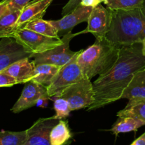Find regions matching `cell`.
Segmentation results:
<instances>
[{"instance_id":"cell-1","label":"cell","mask_w":145,"mask_h":145,"mask_svg":"<svg viewBox=\"0 0 145 145\" xmlns=\"http://www.w3.org/2000/svg\"><path fill=\"white\" fill-rule=\"evenodd\" d=\"M144 68L142 42L122 46L114 65L93 83L95 101L88 110H96L121 99L133 76Z\"/></svg>"},{"instance_id":"cell-2","label":"cell","mask_w":145,"mask_h":145,"mask_svg":"<svg viewBox=\"0 0 145 145\" xmlns=\"http://www.w3.org/2000/svg\"><path fill=\"white\" fill-rule=\"evenodd\" d=\"M111 24L106 38L119 46L142 42L145 37L144 5L130 10H111Z\"/></svg>"},{"instance_id":"cell-3","label":"cell","mask_w":145,"mask_h":145,"mask_svg":"<svg viewBox=\"0 0 145 145\" xmlns=\"http://www.w3.org/2000/svg\"><path fill=\"white\" fill-rule=\"evenodd\" d=\"M120 48L106 37L96 39L91 46L82 50L77 57V62L85 78L91 80L96 75L106 73L117 61Z\"/></svg>"},{"instance_id":"cell-4","label":"cell","mask_w":145,"mask_h":145,"mask_svg":"<svg viewBox=\"0 0 145 145\" xmlns=\"http://www.w3.org/2000/svg\"><path fill=\"white\" fill-rule=\"evenodd\" d=\"M14 38L28 52L34 55L53 49L63 42L60 38L46 36L25 28H18Z\"/></svg>"},{"instance_id":"cell-5","label":"cell","mask_w":145,"mask_h":145,"mask_svg":"<svg viewBox=\"0 0 145 145\" xmlns=\"http://www.w3.org/2000/svg\"><path fill=\"white\" fill-rule=\"evenodd\" d=\"M82 50H80L78 51L68 63L61 67L53 82L48 87L50 98L57 97L62 91L70 85L86 79L77 62V57Z\"/></svg>"},{"instance_id":"cell-6","label":"cell","mask_w":145,"mask_h":145,"mask_svg":"<svg viewBox=\"0 0 145 145\" xmlns=\"http://www.w3.org/2000/svg\"><path fill=\"white\" fill-rule=\"evenodd\" d=\"M57 97L67 101L72 111L89 108L95 101L93 83L90 79H84L68 86Z\"/></svg>"},{"instance_id":"cell-7","label":"cell","mask_w":145,"mask_h":145,"mask_svg":"<svg viewBox=\"0 0 145 145\" xmlns=\"http://www.w3.org/2000/svg\"><path fill=\"white\" fill-rule=\"evenodd\" d=\"M81 33H82V31L76 33H72V32H70L64 35L62 38L63 42L60 45L45 52L36 54L34 56L33 62H34L35 65H40V64H49V65H54L59 67L64 66L68 63L77 53L78 51L74 52L71 50L69 48V42L74 37Z\"/></svg>"},{"instance_id":"cell-8","label":"cell","mask_w":145,"mask_h":145,"mask_svg":"<svg viewBox=\"0 0 145 145\" xmlns=\"http://www.w3.org/2000/svg\"><path fill=\"white\" fill-rule=\"evenodd\" d=\"M59 121L55 116L39 118L26 130V137L22 145H51L50 134Z\"/></svg>"},{"instance_id":"cell-9","label":"cell","mask_w":145,"mask_h":145,"mask_svg":"<svg viewBox=\"0 0 145 145\" xmlns=\"http://www.w3.org/2000/svg\"><path fill=\"white\" fill-rule=\"evenodd\" d=\"M35 55L28 52L14 38H4L0 40V72L13 63L24 59H31Z\"/></svg>"},{"instance_id":"cell-10","label":"cell","mask_w":145,"mask_h":145,"mask_svg":"<svg viewBox=\"0 0 145 145\" xmlns=\"http://www.w3.org/2000/svg\"><path fill=\"white\" fill-rule=\"evenodd\" d=\"M111 18V10L105 8L101 4L96 6L88 18L87 28L82 31V33H90L97 40L106 38L110 30Z\"/></svg>"},{"instance_id":"cell-11","label":"cell","mask_w":145,"mask_h":145,"mask_svg":"<svg viewBox=\"0 0 145 145\" xmlns=\"http://www.w3.org/2000/svg\"><path fill=\"white\" fill-rule=\"evenodd\" d=\"M41 98L50 99L48 88L33 80L29 81L25 83L21 96L11 108V111L14 113H18L36 106L37 102Z\"/></svg>"},{"instance_id":"cell-12","label":"cell","mask_w":145,"mask_h":145,"mask_svg":"<svg viewBox=\"0 0 145 145\" xmlns=\"http://www.w3.org/2000/svg\"><path fill=\"white\" fill-rule=\"evenodd\" d=\"M93 7L79 5L72 12L64 16L61 19L56 21H50V22L57 30L59 37H63L69 33L79 24L87 22L88 18L93 10Z\"/></svg>"},{"instance_id":"cell-13","label":"cell","mask_w":145,"mask_h":145,"mask_svg":"<svg viewBox=\"0 0 145 145\" xmlns=\"http://www.w3.org/2000/svg\"><path fill=\"white\" fill-rule=\"evenodd\" d=\"M53 0H33L31 1L21 10L16 24L17 29L24 28L27 24L34 20L42 18Z\"/></svg>"},{"instance_id":"cell-14","label":"cell","mask_w":145,"mask_h":145,"mask_svg":"<svg viewBox=\"0 0 145 145\" xmlns=\"http://www.w3.org/2000/svg\"><path fill=\"white\" fill-rule=\"evenodd\" d=\"M35 66L34 62L27 58L14 62L2 72L14 77L18 84H25L32 79Z\"/></svg>"},{"instance_id":"cell-15","label":"cell","mask_w":145,"mask_h":145,"mask_svg":"<svg viewBox=\"0 0 145 145\" xmlns=\"http://www.w3.org/2000/svg\"><path fill=\"white\" fill-rule=\"evenodd\" d=\"M121 99L128 100L145 99V68L133 76L130 84L125 89Z\"/></svg>"},{"instance_id":"cell-16","label":"cell","mask_w":145,"mask_h":145,"mask_svg":"<svg viewBox=\"0 0 145 145\" xmlns=\"http://www.w3.org/2000/svg\"><path fill=\"white\" fill-rule=\"evenodd\" d=\"M60 68L61 67L59 66L49 64L35 65L31 80L48 88L53 82Z\"/></svg>"},{"instance_id":"cell-17","label":"cell","mask_w":145,"mask_h":145,"mask_svg":"<svg viewBox=\"0 0 145 145\" xmlns=\"http://www.w3.org/2000/svg\"><path fill=\"white\" fill-rule=\"evenodd\" d=\"M21 10L7 9L0 16V38H14Z\"/></svg>"},{"instance_id":"cell-18","label":"cell","mask_w":145,"mask_h":145,"mask_svg":"<svg viewBox=\"0 0 145 145\" xmlns=\"http://www.w3.org/2000/svg\"><path fill=\"white\" fill-rule=\"evenodd\" d=\"M118 118H133L145 123V99L129 100L123 110L117 113Z\"/></svg>"},{"instance_id":"cell-19","label":"cell","mask_w":145,"mask_h":145,"mask_svg":"<svg viewBox=\"0 0 145 145\" xmlns=\"http://www.w3.org/2000/svg\"><path fill=\"white\" fill-rule=\"evenodd\" d=\"M72 135L68 125V122L59 120L52 129L50 134L51 145H65L70 141Z\"/></svg>"},{"instance_id":"cell-20","label":"cell","mask_w":145,"mask_h":145,"mask_svg":"<svg viewBox=\"0 0 145 145\" xmlns=\"http://www.w3.org/2000/svg\"><path fill=\"white\" fill-rule=\"evenodd\" d=\"M145 125L144 122L133 118H118L113 125L110 131L118 135L120 133H126L132 131H137L140 127Z\"/></svg>"},{"instance_id":"cell-21","label":"cell","mask_w":145,"mask_h":145,"mask_svg":"<svg viewBox=\"0 0 145 145\" xmlns=\"http://www.w3.org/2000/svg\"><path fill=\"white\" fill-rule=\"evenodd\" d=\"M24 28H28L46 36L56 38H59L57 33V30L55 27L50 22V21H45L42 18H39L29 22Z\"/></svg>"},{"instance_id":"cell-22","label":"cell","mask_w":145,"mask_h":145,"mask_svg":"<svg viewBox=\"0 0 145 145\" xmlns=\"http://www.w3.org/2000/svg\"><path fill=\"white\" fill-rule=\"evenodd\" d=\"M26 137V130L21 132L0 131V145H22Z\"/></svg>"},{"instance_id":"cell-23","label":"cell","mask_w":145,"mask_h":145,"mask_svg":"<svg viewBox=\"0 0 145 145\" xmlns=\"http://www.w3.org/2000/svg\"><path fill=\"white\" fill-rule=\"evenodd\" d=\"M145 0H107V8L113 11L130 10L144 6Z\"/></svg>"},{"instance_id":"cell-24","label":"cell","mask_w":145,"mask_h":145,"mask_svg":"<svg viewBox=\"0 0 145 145\" xmlns=\"http://www.w3.org/2000/svg\"><path fill=\"white\" fill-rule=\"evenodd\" d=\"M56 99L54 101V109L56 114L55 116L59 120H62L69 116V113L72 111L69 103L67 100L61 97H55Z\"/></svg>"},{"instance_id":"cell-25","label":"cell","mask_w":145,"mask_h":145,"mask_svg":"<svg viewBox=\"0 0 145 145\" xmlns=\"http://www.w3.org/2000/svg\"><path fill=\"white\" fill-rule=\"evenodd\" d=\"M16 84H18L14 77L5 72H0V88L9 87Z\"/></svg>"},{"instance_id":"cell-26","label":"cell","mask_w":145,"mask_h":145,"mask_svg":"<svg viewBox=\"0 0 145 145\" xmlns=\"http://www.w3.org/2000/svg\"><path fill=\"white\" fill-rule=\"evenodd\" d=\"M31 0H6L9 10H22Z\"/></svg>"},{"instance_id":"cell-27","label":"cell","mask_w":145,"mask_h":145,"mask_svg":"<svg viewBox=\"0 0 145 145\" xmlns=\"http://www.w3.org/2000/svg\"><path fill=\"white\" fill-rule=\"evenodd\" d=\"M80 3L81 0H69L67 4L62 8V15L64 16L72 12L75 8H76L78 6L80 5Z\"/></svg>"},{"instance_id":"cell-28","label":"cell","mask_w":145,"mask_h":145,"mask_svg":"<svg viewBox=\"0 0 145 145\" xmlns=\"http://www.w3.org/2000/svg\"><path fill=\"white\" fill-rule=\"evenodd\" d=\"M107 0H81L80 4L84 7H96V6L99 5L102 2L106 3Z\"/></svg>"},{"instance_id":"cell-29","label":"cell","mask_w":145,"mask_h":145,"mask_svg":"<svg viewBox=\"0 0 145 145\" xmlns=\"http://www.w3.org/2000/svg\"><path fill=\"white\" fill-rule=\"evenodd\" d=\"M130 145H145V132Z\"/></svg>"},{"instance_id":"cell-30","label":"cell","mask_w":145,"mask_h":145,"mask_svg":"<svg viewBox=\"0 0 145 145\" xmlns=\"http://www.w3.org/2000/svg\"><path fill=\"white\" fill-rule=\"evenodd\" d=\"M7 9H8V7H7V4L6 0H1L0 1V16L3 14H4L7 11Z\"/></svg>"},{"instance_id":"cell-31","label":"cell","mask_w":145,"mask_h":145,"mask_svg":"<svg viewBox=\"0 0 145 145\" xmlns=\"http://www.w3.org/2000/svg\"><path fill=\"white\" fill-rule=\"evenodd\" d=\"M48 99H48V98H41V99H40L39 101L37 102L36 106H38V107H45Z\"/></svg>"},{"instance_id":"cell-32","label":"cell","mask_w":145,"mask_h":145,"mask_svg":"<svg viewBox=\"0 0 145 145\" xmlns=\"http://www.w3.org/2000/svg\"><path fill=\"white\" fill-rule=\"evenodd\" d=\"M142 54L145 57V37L142 42Z\"/></svg>"},{"instance_id":"cell-33","label":"cell","mask_w":145,"mask_h":145,"mask_svg":"<svg viewBox=\"0 0 145 145\" xmlns=\"http://www.w3.org/2000/svg\"><path fill=\"white\" fill-rule=\"evenodd\" d=\"M70 143H71V141H69V142H67V144H65V145H69V144H70Z\"/></svg>"},{"instance_id":"cell-34","label":"cell","mask_w":145,"mask_h":145,"mask_svg":"<svg viewBox=\"0 0 145 145\" xmlns=\"http://www.w3.org/2000/svg\"><path fill=\"white\" fill-rule=\"evenodd\" d=\"M144 7H145V1H144Z\"/></svg>"}]
</instances>
